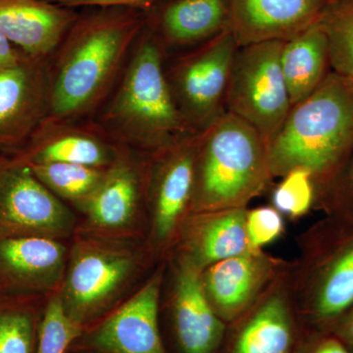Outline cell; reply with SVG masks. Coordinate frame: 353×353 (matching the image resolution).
I'll return each mask as SVG.
<instances>
[{"label": "cell", "mask_w": 353, "mask_h": 353, "mask_svg": "<svg viewBox=\"0 0 353 353\" xmlns=\"http://www.w3.org/2000/svg\"><path fill=\"white\" fill-rule=\"evenodd\" d=\"M328 39L332 72L353 79V0H332L319 21Z\"/></svg>", "instance_id": "25"}, {"label": "cell", "mask_w": 353, "mask_h": 353, "mask_svg": "<svg viewBox=\"0 0 353 353\" xmlns=\"http://www.w3.org/2000/svg\"><path fill=\"white\" fill-rule=\"evenodd\" d=\"M159 262L145 239L77 230L58 292L67 315L87 328L129 299Z\"/></svg>", "instance_id": "1"}, {"label": "cell", "mask_w": 353, "mask_h": 353, "mask_svg": "<svg viewBox=\"0 0 353 353\" xmlns=\"http://www.w3.org/2000/svg\"><path fill=\"white\" fill-rule=\"evenodd\" d=\"M353 146V92L347 79L331 72L307 99L292 106L268 148L274 178L290 170L310 172L324 182Z\"/></svg>", "instance_id": "2"}, {"label": "cell", "mask_w": 353, "mask_h": 353, "mask_svg": "<svg viewBox=\"0 0 353 353\" xmlns=\"http://www.w3.org/2000/svg\"><path fill=\"white\" fill-rule=\"evenodd\" d=\"M272 190L270 205L285 218L297 220L307 215L315 205L316 188L310 172L296 168L283 176Z\"/></svg>", "instance_id": "27"}, {"label": "cell", "mask_w": 353, "mask_h": 353, "mask_svg": "<svg viewBox=\"0 0 353 353\" xmlns=\"http://www.w3.org/2000/svg\"><path fill=\"white\" fill-rule=\"evenodd\" d=\"M55 6L65 7L76 6H146L155 0H43Z\"/></svg>", "instance_id": "32"}, {"label": "cell", "mask_w": 353, "mask_h": 353, "mask_svg": "<svg viewBox=\"0 0 353 353\" xmlns=\"http://www.w3.org/2000/svg\"><path fill=\"white\" fill-rule=\"evenodd\" d=\"M199 136L190 134L153 153L150 161L146 241L160 261L175 248L192 209Z\"/></svg>", "instance_id": "8"}, {"label": "cell", "mask_w": 353, "mask_h": 353, "mask_svg": "<svg viewBox=\"0 0 353 353\" xmlns=\"http://www.w3.org/2000/svg\"><path fill=\"white\" fill-rule=\"evenodd\" d=\"M288 264L263 250H250L204 269L202 288L211 307L229 326L285 273Z\"/></svg>", "instance_id": "13"}, {"label": "cell", "mask_w": 353, "mask_h": 353, "mask_svg": "<svg viewBox=\"0 0 353 353\" xmlns=\"http://www.w3.org/2000/svg\"><path fill=\"white\" fill-rule=\"evenodd\" d=\"M118 159L112 150L92 137L69 134L50 139L14 161L20 163H70L108 168Z\"/></svg>", "instance_id": "23"}, {"label": "cell", "mask_w": 353, "mask_h": 353, "mask_svg": "<svg viewBox=\"0 0 353 353\" xmlns=\"http://www.w3.org/2000/svg\"><path fill=\"white\" fill-rule=\"evenodd\" d=\"M248 209L190 212L171 253L182 255L202 272L216 262L248 252L252 248L245 229Z\"/></svg>", "instance_id": "18"}, {"label": "cell", "mask_w": 353, "mask_h": 353, "mask_svg": "<svg viewBox=\"0 0 353 353\" xmlns=\"http://www.w3.org/2000/svg\"><path fill=\"white\" fill-rule=\"evenodd\" d=\"M34 82L22 64L0 70V143L9 139L7 132L31 112Z\"/></svg>", "instance_id": "26"}, {"label": "cell", "mask_w": 353, "mask_h": 353, "mask_svg": "<svg viewBox=\"0 0 353 353\" xmlns=\"http://www.w3.org/2000/svg\"><path fill=\"white\" fill-rule=\"evenodd\" d=\"M139 29L138 18L127 13L99 14L74 28L52 78L50 109L54 117H73L101 99Z\"/></svg>", "instance_id": "4"}, {"label": "cell", "mask_w": 353, "mask_h": 353, "mask_svg": "<svg viewBox=\"0 0 353 353\" xmlns=\"http://www.w3.org/2000/svg\"><path fill=\"white\" fill-rule=\"evenodd\" d=\"M281 67L292 106L321 85L332 69L328 39L319 22L283 43Z\"/></svg>", "instance_id": "20"}, {"label": "cell", "mask_w": 353, "mask_h": 353, "mask_svg": "<svg viewBox=\"0 0 353 353\" xmlns=\"http://www.w3.org/2000/svg\"><path fill=\"white\" fill-rule=\"evenodd\" d=\"M240 46L229 30L182 58L167 77L176 106L190 129L202 132L222 117Z\"/></svg>", "instance_id": "9"}, {"label": "cell", "mask_w": 353, "mask_h": 353, "mask_svg": "<svg viewBox=\"0 0 353 353\" xmlns=\"http://www.w3.org/2000/svg\"><path fill=\"white\" fill-rule=\"evenodd\" d=\"M283 43L239 48L226 99L227 112L253 128L268 148L292 106L281 67Z\"/></svg>", "instance_id": "7"}, {"label": "cell", "mask_w": 353, "mask_h": 353, "mask_svg": "<svg viewBox=\"0 0 353 353\" xmlns=\"http://www.w3.org/2000/svg\"><path fill=\"white\" fill-rule=\"evenodd\" d=\"M28 166L55 196L72 202L76 208L99 187L109 168L70 163L30 164Z\"/></svg>", "instance_id": "24"}, {"label": "cell", "mask_w": 353, "mask_h": 353, "mask_svg": "<svg viewBox=\"0 0 353 353\" xmlns=\"http://www.w3.org/2000/svg\"><path fill=\"white\" fill-rule=\"evenodd\" d=\"M161 48L146 36L134 51L110 116L153 153L194 132L179 110L165 74Z\"/></svg>", "instance_id": "5"}, {"label": "cell", "mask_w": 353, "mask_h": 353, "mask_svg": "<svg viewBox=\"0 0 353 353\" xmlns=\"http://www.w3.org/2000/svg\"><path fill=\"white\" fill-rule=\"evenodd\" d=\"M9 161H6V160L0 159V176H1L2 172H3L4 169L8 164Z\"/></svg>", "instance_id": "35"}, {"label": "cell", "mask_w": 353, "mask_h": 353, "mask_svg": "<svg viewBox=\"0 0 353 353\" xmlns=\"http://www.w3.org/2000/svg\"><path fill=\"white\" fill-rule=\"evenodd\" d=\"M150 170V162L141 168L118 158L77 208L81 213L77 230L146 240Z\"/></svg>", "instance_id": "12"}, {"label": "cell", "mask_w": 353, "mask_h": 353, "mask_svg": "<svg viewBox=\"0 0 353 353\" xmlns=\"http://www.w3.org/2000/svg\"><path fill=\"white\" fill-rule=\"evenodd\" d=\"M315 188V205L340 211L353 209V146L329 178Z\"/></svg>", "instance_id": "29"}, {"label": "cell", "mask_w": 353, "mask_h": 353, "mask_svg": "<svg viewBox=\"0 0 353 353\" xmlns=\"http://www.w3.org/2000/svg\"><path fill=\"white\" fill-rule=\"evenodd\" d=\"M161 24L169 43H208L230 29L229 0H176L165 8Z\"/></svg>", "instance_id": "21"}, {"label": "cell", "mask_w": 353, "mask_h": 353, "mask_svg": "<svg viewBox=\"0 0 353 353\" xmlns=\"http://www.w3.org/2000/svg\"><path fill=\"white\" fill-rule=\"evenodd\" d=\"M332 0H229L230 31L240 46L285 41L321 19Z\"/></svg>", "instance_id": "17"}, {"label": "cell", "mask_w": 353, "mask_h": 353, "mask_svg": "<svg viewBox=\"0 0 353 353\" xmlns=\"http://www.w3.org/2000/svg\"><path fill=\"white\" fill-rule=\"evenodd\" d=\"M294 353H352L336 336L310 334L299 339Z\"/></svg>", "instance_id": "31"}, {"label": "cell", "mask_w": 353, "mask_h": 353, "mask_svg": "<svg viewBox=\"0 0 353 353\" xmlns=\"http://www.w3.org/2000/svg\"><path fill=\"white\" fill-rule=\"evenodd\" d=\"M274 179L259 132L226 112L199 136L190 212L248 208Z\"/></svg>", "instance_id": "3"}, {"label": "cell", "mask_w": 353, "mask_h": 353, "mask_svg": "<svg viewBox=\"0 0 353 353\" xmlns=\"http://www.w3.org/2000/svg\"><path fill=\"white\" fill-rule=\"evenodd\" d=\"M332 245L319 228L299 234L285 280L299 321L334 324L353 304V231Z\"/></svg>", "instance_id": "6"}, {"label": "cell", "mask_w": 353, "mask_h": 353, "mask_svg": "<svg viewBox=\"0 0 353 353\" xmlns=\"http://www.w3.org/2000/svg\"><path fill=\"white\" fill-rule=\"evenodd\" d=\"M166 275L165 259L124 303L83 329L68 353H167L159 328Z\"/></svg>", "instance_id": "10"}, {"label": "cell", "mask_w": 353, "mask_h": 353, "mask_svg": "<svg viewBox=\"0 0 353 353\" xmlns=\"http://www.w3.org/2000/svg\"><path fill=\"white\" fill-rule=\"evenodd\" d=\"M12 43L0 31V70L21 64L20 58L12 48Z\"/></svg>", "instance_id": "34"}, {"label": "cell", "mask_w": 353, "mask_h": 353, "mask_svg": "<svg viewBox=\"0 0 353 353\" xmlns=\"http://www.w3.org/2000/svg\"><path fill=\"white\" fill-rule=\"evenodd\" d=\"M169 307L176 345L181 353H218L228 325L216 314L201 284V271L192 262L171 253Z\"/></svg>", "instance_id": "14"}, {"label": "cell", "mask_w": 353, "mask_h": 353, "mask_svg": "<svg viewBox=\"0 0 353 353\" xmlns=\"http://www.w3.org/2000/svg\"><path fill=\"white\" fill-rule=\"evenodd\" d=\"M334 324L336 338L353 352V304Z\"/></svg>", "instance_id": "33"}, {"label": "cell", "mask_w": 353, "mask_h": 353, "mask_svg": "<svg viewBox=\"0 0 353 353\" xmlns=\"http://www.w3.org/2000/svg\"><path fill=\"white\" fill-rule=\"evenodd\" d=\"M68 257L69 241L0 239V292L52 296L63 283Z\"/></svg>", "instance_id": "15"}, {"label": "cell", "mask_w": 353, "mask_h": 353, "mask_svg": "<svg viewBox=\"0 0 353 353\" xmlns=\"http://www.w3.org/2000/svg\"><path fill=\"white\" fill-rule=\"evenodd\" d=\"M79 217L34 176L28 165L9 161L0 176V239L70 241Z\"/></svg>", "instance_id": "11"}, {"label": "cell", "mask_w": 353, "mask_h": 353, "mask_svg": "<svg viewBox=\"0 0 353 353\" xmlns=\"http://www.w3.org/2000/svg\"><path fill=\"white\" fill-rule=\"evenodd\" d=\"M65 7L43 0H0V31L28 54H48L74 22Z\"/></svg>", "instance_id": "19"}, {"label": "cell", "mask_w": 353, "mask_h": 353, "mask_svg": "<svg viewBox=\"0 0 353 353\" xmlns=\"http://www.w3.org/2000/svg\"><path fill=\"white\" fill-rule=\"evenodd\" d=\"M245 229L250 248L263 250L284 234L285 217L272 205L248 209Z\"/></svg>", "instance_id": "30"}, {"label": "cell", "mask_w": 353, "mask_h": 353, "mask_svg": "<svg viewBox=\"0 0 353 353\" xmlns=\"http://www.w3.org/2000/svg\"><path fill=\"white\" fill-rule=\"evenodd\" d=\"M348 83H350V88H352V92H353V79L352 80H347Z\"/></svg>", "instance_id": "36"}, {"label": "cell", "mask_w": 353, "mask_h": 353, "mask_svg": "<svg viewBox=\"0 0 353 353\" xmlns=\"http://www.w3.org/2000/svg\"><path fill=\"white\" fill-rule=\"evenodd\" d=\"M83 328L67 315L59 292L48 297L39 331L38 352L68 353Z\"/></svg>", "instance_id": "28"}, {"label": "cell", "mask_w": 353, "mask_h": 353, "mask_svg": "<svg viewBox=\"0 0 353 353\" xmlns=\"http://www.w3.org/2000/svg\"><path fill=\"white\" fill-rule=\"evenodd\" d=\"M285 271L252 307L230 324L234 332L226 353H294L299 341V319Z\"/></svg>", "instance_id": "16"}, {"label": "cell", "mask_w": 353, "mask_h": 353, "mask_svg": "<svg viewBox=\"0 0 353 353\" xmlns=\"http://www.w3.org/2000/svg\"><path fill=\"white\" fill-rule=\"evenodd\" d=\"M48 297L0 292V353L38 352L39 325Z\"/></svg>", "instance_id": "22"}]
</instances>
